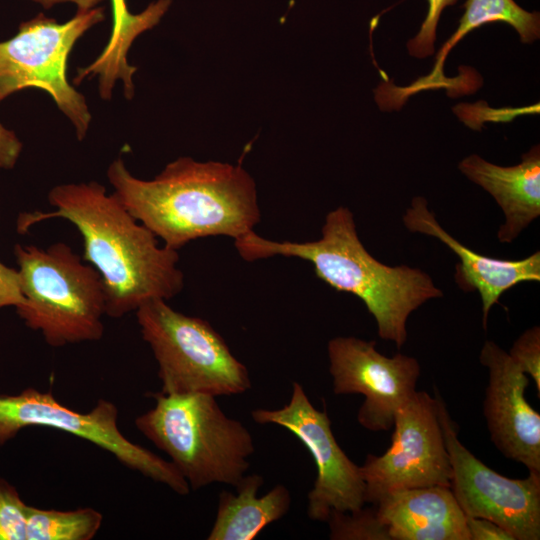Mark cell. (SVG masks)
Returning a JSON list of instances; mask_svg holds the SVG:
<instances>
[{
    "instance_id": "6da1fadb",
    "label": "cell",
    "mask_w": 540,
    "mask_h": 540,
    "mask_svg": "<svg viewBox=\"0 0 540 540\" xmlns=\"http://www.w3.org/2000/svg\"><path fill=\"white\" fill-rule=\"evenodd\" d=\"M48 201L53 211L23 215L19 229L53 218L73 224L82 237L83 260L102 278L107 316L121 318L149 300H169L182 291L178 251L161 246L102 184H60L49 191Z\"/></svg>"
},
{
    "instance_id": "7a4b0ae2",
    "label": "cell",
    "mask_w": 540,
    "mask_h": 540,
    "mask_svg": "<svg viewBox=\"0 0 540 540\" xmlns=\"http://www.w3.org/2000/svg\"><path fill=\"white\" fill-rule=\"evenodd\" d=\"M107 178L130 214L176 251L199 238L235 240L261 219L255 182L240 165L179 157L143 180L119 157Z\"/></svg>"
},
{
    "instance_id": "3957f363",
    "label": "cell",
    "mask_w": 540,
    "mask_h": 540,
    "mask_svg": "<svg viewBox=\"0 0 540 540\" xmlns=\"http://www.w3.org/2000/svg\"><path fill=\"white\" fill-rule=\"evenodd\" d=\"M315 241H274L254 230L234 240L248 262L274 256L310 262L316 276L339 292L357 296L374 317L380 338L401 348L407 339L410 314L443 292L423 270L389 266L374 258L362 244L353 213L344 206L330 211Z\"/></svg>"
},
{
    "instance_id": "277c9868",
    "label": "cell",
    "mask_w": 540,
    "mask_h": 540,
    "mask_svg": "<svg viewBox=\"0 0 540 540\" xmlns=\"http://www.w3.org/2000/svg\"><path fill=\"white\" fill-rule=\"evenodd\" d=\"M152 396L155 405L135 419V426L170 457L190 489L212 483L235 486L246 475L255 451L252 435L222 411L214 396Z\"/></svg>"
},
{
    "instance_id": "5b68a950",
    "label": "cell",
    "mask_w": 540,
    "mask_h": 540,
    "mask_svg": "<svg viewBox=\"0 0 540 540\" xmlns=\"http://www.w3.org/2000/svg\"><path fill=\"white\" fill-rule=\"evenodd\" d=\"M26 303L16 308L25 325L52 347L100 340L106 295L100 274L72 248L57 242L47 248H14Z\"/></svg>"
},
{
    "instance_id": "8992f818",
    "label": "cell",
    "mask_w": 540,
    "mask_h": 540,
    "mask_svg": "<svg viewBox=\"0 0 540 540\" xmlns=\"http://www.w3.org/2000/svg\"><path fill=\"white\" fill-rule=\"evenodd\" d=\"M135 312L158 365L161 392L217 397L250 389L247 367L208 321L178 312L164 299L149 300Z\"/></svg>"
},
{
    "instance_id": "52a82bcc",
    "label": "cell",
    "mask_w": 540,
    "mask_h": 540,
    "mask_svg": "<svg viewBox=\"0 0 540 540\" xmlns=\"http://www.w3.org/2000/svg\"><path fill=\"white\" fill-rule=\"evenodd\" d=\"M104 17V8L97 6L77 10L65 23L43 13L21 22L12 38L0 42V103L25 88L43 89L83 140L91 114L85 97L68 82V57L77 40Z\"/></svg>"
},
{
    "instance_id": "ba28073f",
    "label": "cell",
    "mask_w": 540,
    "mask_h": 540,
    "mask_svg": "<svg viewBox=\"0 0 540 540\" xmlns=\"http://www.w3.org/2000/svg\"><path fill=\"white\" fill-rule=\"evenodd\" d=\"M41 426L82 438L112 454L122 465L181 496L190 493L185 478L171 461L126 438L118 427V408L99 399L88 412L59 402L50 391L27 388L19 394H0V445L26 427Z\"/></svg>"
},
{
    "instance_id": "9c48e42d",
    "label": "cell",
    "mask_w": 540,
    "mask_h": 540,
    "mask_svg": "<svg viewBox=\"0 0 540 540\" xmlns=\"http://www.w3.org/2000/svg\"><path fill=\"white\" fill-rule=\"evenodd\" d=\"M393 427L388 449L379 456L368 454L360 466L365 502L375 505L395 490L450 487L452 470L436 394L416 391L397 410Z\"/></svg>"
},
{
    "instance_id": "30bf717a",
    "label": "cell",
    "mask_w": 540,
    "mask_h": 540,
    "mask_svg": "<svg viewBox=\"0 0 540 540\" xmlns=\"http://www.w3.org/2000/svg\"><path fill=\"white\" fill-rule=\"evenodd\" d=\"M435 394L452 470L450 488L463 513L499 524L515 540H539L540 473L513 479L484 464L460 442L445 403Z\"/></svg>"
},
{
    "instance_id": "8fae6325",
    "label": "cell",
    "mask_w": 540,
    "mask_h": 540,
    "mask_svg": "<svg viewBox=\"0 0 540 540\" xmlns=\"http://www.w3.org/2000/svg\"><path fill=\"white\" fill-rule=\"evenodd\" d=\"M258 424H275L289 430L314 459L317 477L308 493L307 515L327 521L332 510L354 512L365 504V483L356 465L337 443L326 410L314 407L298 382H293L287 404L278 409L251 411Z\"/></svg>"
},
{
    "instance_id": "7c38bea8",
    "label": "cell",
    "mask_w": 540,
    "mask_h": 540,
    "mask_svg": "<svg viewBox=\"0 0 540 540\" xmlns=\"http://www.w3.org/2000/svg\"><path fill=\"white\" fill-rule=\"evenodd\" d=\"M327 352L334 393L365 398L357 414L359 424L373 432L390 430L397 410L416 392L417 359L402 353L387 357L375 341L354 336L332 338Z\"/></svg>"
},
{
    "instance_id": "4fadbf2b",
    "label": "cell",
    "mask_w": 540,
    "mask_h": 540,
    "mask_svg": "<svg viewBox=\"0 0 540 540\" xmlns=\"http://www.w3.org/2000/svg\"><path fill=\"white\" fill-rule=\"evenodd\" d=\"M479 361L489 373L484 416L491 441L506 458L540 473V414L525 398L527 375L490 340Z\"/></svg>"
},
{
    "instance_id": "5bb4252c",
    "label": "cell",
    "mask_w": 540,
    "mask_h": 540,
    "mask_svg": "<svg viewBox=\"0 0 540 540\" xmlns=\"http://www.w3.org/2000/svg\"><path fill=\"white\" fill-rule=\"evenodd\" d=\"M403 224L410 232L435 237L458 256L455 282L464 291L479 293L484 329L487 328L490 309L502 294L522 282L540 281L539 251L519 260L493 258L474 252L439 224L424 197L412 199L403 215Z\"/></svg>"
},
{
    "instance_id": "9a60e30c",
    "label": "cell",
    "mask_w": 540,
    "mask_h": 540,
    "mask_svg": "<svg viewBox=\"0 0 540 540\" xmlns=\"http://www.w3.org/2000/svg\"><path fill=\"white\" fill-rule=\"evenodd\" d=\"M374 506L391 540H470L465 514L450 487L395 490Z\"/></svg>"
},
{
    "instance_id": "2e32d148",
    "label": "cell",
    "mask_w": 540,
    "mask_h": 540,
    "mask_svg": "<svg viewBox=\"0 0 540 540\" xmlns=\"http://www.w3.org/2000/svg\"><path fill=\"white\" fill-rule=\"evenodd\" d=\"M458 168L502 209L505 221L497 232L499 242L511 243L540 216L539 145L524 153L521 163L514 166H499L472 154Z\"/></svg>"
},
{
    "instance_id": "e0dca14e",
    "label": "cell",
    "mask_w": 540,
    "mask_h": 540,
    "mask_svg": "<svg viewBox=\"0 0 540 540\" xmlns=\"http://www.w3.org/2000/svg\"><path fill=\"white\" fill-rule=\"evenodd\" d=\"M171 0H157L139 14L130 13L126 0H111L112 30L101 54L87 67L79 68L74 84L88 77H98L99 94L110 100L113 87L121 80L127 99L134 95L133 74L136 67L127 61L128 50L133 41L144 31L153 28L168 10Z\"/></svg>"
},
{
    "instance_id": "ac0fdd59",
    "label": "cell",
    "mask_w": 540,
    "mask_h": 540,
    "mask_svg": "<svg viewBox=\"0 0 540 540\" xmlns=\"http://www.w3.org/2000/svg\"><path fill=\"white\" fill-rule=\"evenodd\" d=\"M259 474L244 475L235 485L236 493L219 494L217 514L208 540H253L269 524L287 514L291 495L287 487L278 484L263 496Z\"/></svg>"
},
{
    "instance_id": "d6986e66",
    "label": "cell",
    "mask_w": 540,
    "mask_h": 540,
    "mask_svg": "<svg viewBox=\"0 0 540 540\" xmlns=\"http://www.w3.org/2000/svg\"><path fill=\"white\" fill-rule=\"evenodd\" d=\"M463 7L465 11L458 28L437 53L432 71L408 87L399 88L401 95L393 101L396 107L401 106L410 95L422 90L446 88L451 91L454 84L444 74V62L450 50L476 28L488 23L503 22L517 31L522 43L530 44L540 37L539 12H528L514 0H467Z\"/></svg>"
},
{
    "instance_id": "ffe728a7",
    "label": "cell",
    "mask_w": 540,
    "mask_h": 540,
    "mask_svg": "<svg viewBox=\"0 0 540 540\" xmlns=\"http://www.w3.org/2000/svg\"><path fill=\"white\" fill-rule=\"evenodd\" d=\"M102 521V514L90 507L62 511L29 506L26 540H90Z\"/></svg>"
},
{
    "instance_id": "44dd1931",
    "label": "cell",
    "mask_w": 540,
    "mask_h": 540,
    "mask_svg": "<svg viewBox=\"0 0 540 540\" xmlns=\"http://www.w3.org/2000/svg\"><path fill=\"white\" fill-rule=\"evenodd\" d=\"M327 522L332 540H391L374 505L354 512L332 510Z\"/></svg>"
},
{
    "instance_id": "7402d4cb",
    "label": "cell",
    "mask_w": 540,
    "mask_h": 540,
    "mask_svg": "<svg viewBox=\"0 0 540 540\" xmlns=\"http://www.w3.org/2000/svg\"><path fill=\"white\" fill-rule=\"evenodd\" d=\"M29 506L0 478V540H26Z\"/></svg>"
},
{
    "instance_id": "603a6c76",
    "label": "cell",
    "mask_w": 540,
    "mask_h": 540,
    "mask_svg": "<svg viewBox=\"0 0 540 540\" xmlns=\"http://www.w3.org/2000/svg\"><path fill=\"white\" fill-rule=\"evenodd\" d=\"M512 360L531 376L540 395V328L533 326L523 332L508 352Z\"/></svg>"
},
{
    "instance_id": "cb8c5ba5",
    "label": "cell",
    "mask_w": 540,
    "mask_h": 540,
    "mask_svg": "<svg viewBox=\"0 0 540 540\" xmlns=\"http://www.w3.org/2000/svg\"><path fill=\"white\" fill-rule=\"evenodd\" d=\"M457 0H428V12L419 32L407 43L411 56L425 58L435 51L436 29L441 13L447 6L454 5Z\"/></svg>"
},
{
    "instance_id": "d4e9b609",
    "label": "cell",
    "mask_w": 540,
    "mask_h": 540,
    "mask_svg": "<svg viewBox=\"0 0 540 540\" xmlns=\"http://www.w3.org/2000/svg\"><path fill=\"white\" fill-rule=\"evenodd\" d=\"M25 303L18 270L0 262V309L7 306L19 308Z\"/></svg>"
},
{
    "instance_id": "484cf974",
    "label": "cell",
    "mask_w": 540,
    "mask_h": 540,
    "mask_svg": "<svg viewBox=\"0 0 540 540\" xmlns=\"http://www.w3.org/2000/svg\"><path fill=\"white\" fill-rule=\"evenodd\" d=\"M470 540H515L499 524L482 517L465 515Z\"/></svg>"
},
{
    "instance_id": "4316f807",
    "label": "cell",
    "mask_w": 540,
    "mask_h": 540,
    "mask_svg": "<svg viewBox=\"0 0 540 540\" xmlns=\"http://www.w3.org/2000/svg\"><path fill=\"white\" fill-rule=\"evenodd\" d=\"M22 147L15 133L0 122V168L12 169L19 159Z\"/></svg>"
},
{
    "instance_id": "83f0119b",
    "label": "cell",
    "mask_w": 540,
    "mask_h": 540,
    "mask_svg": "<svg viewBox=\"0 0 540 540\" xmlns=\"http://www.w3.org/2000/svg\"><path fill=\"white\" fill-rule=\"evenodd\" d=\"M40 4L43 8L49 9L59 3H73L77 10H89L97 7L103 0H31Z\"/></svg>"
}]
</instances>
